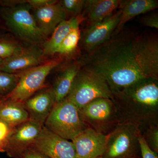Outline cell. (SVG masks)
<instances>
[{
	"instance_id": "6da1fadb",
	"label": "cell",
	"mask_w": 158,
	"mask_h": 158,
	"mask_svg": "<svg viewBox=\"0 0 158 158\" xmlns=\"http://www.w3.org/2000/svg\"><path fill=\"white\" fill-rule=\"evenodd\" d=\"M79 62L101 75L112 93L142 79H158V36L124 27Z\"/></svg>"
},
{
	"instance_id": "7a4b0ae2",
	"label": "cell",
	"mask_w": 158,
	"mask_h": 158,
	"mask_svg": "<svg viewBox=\"0 0 158 158\" xmlns=\"http://www.w3.org/2000/svg\"><path fill=\"white\" fill-rule=\"evenodd\" d=\"M118 123H130L141 133L158 123V79H142L112 93Z\"/></svg>"
},
{
	"instance_id": "3957f363",
	"label": "cell",
	"mask_w": 158,
	"mask_h": 158,
	"mask_svg": "<svg viewBox=\"0 0 158 158\" xmlns=\"http://www.w3.org/2000/svg\"><path fill=\"white\" fill-rule=\"evenodd\" d=\"M43 127L68 140L89 127L82 119L79 109L66 98L55 104Z\"/></svg>"
},
{
	"instance_id": "277c9868",
	"label": "cell",
	"mask_w": 158,
	"mask_h": 158,
	"mask_svg": "<svg viewBox=\"0 0 158 158\" xmlns=\"http://www.w3.org/2000/svg\"><path fill=\"white\" fill-rule=\"evenodd\" d=\"M112 97V91L106 81L101 75L81 67L66 98L80 110L95 99H111Z\"/></svg>"
},
{
	"instance_id": "5b68a950",
	"label": "cell",
	"mask_w": 158,
	"mask_h": 158,
	"mask_svg": "<svg viewBox=\"0 0 158 158\" xmlns=\"http://www.w3.org/2000/svg\"><path fill=\"white\" fill-rule=\"evenodd\" d=\"M25 2L0 9V16L10 31L20 39L34 44L44 41L45 37Z\"/></svg>"
},
{
	"instance_id": "8992f818",
	"label": "cell",
	"mask_w": 158,
	"mask_h": 158,
	"mask_svg": "<svg viewBox=\"0 0 158 158\" xmlns=\"http://www.w3.org/2000/svg\"><path fill=\"white\" fill-rule=\"evenodd\" d=\"M141 131L130 123H118L108 134L103 158H132L140 151Z\"/></svg>"
},
{
	"instance_id": "52a82bcc",
	"label": "cell",
	"mask_w": 158,
	"mask_h": 158,
	"mask_svg": "<svg viewBox=\"0 0 158 158\" xmlns=\"http://www.w3.org/2000/svg\"><path fill=\"white\" fill-rule=\"evenodd\" d=\"M83 121L97 132L108 135L118 124L115 106L110 98L93 100L79 110Z\"/></svg>"
},
{
	"instance_id": "ba28073f",
	"label": "cell",
	"mask_w": 158,
	"mask_h": 158,
	"mask_svg": "<svg viewBox=\"0 0 158 158\" xmlns=\"http://www.w3.org/2000/svg\"><path fill=\"white\" fill-rule=\"evenodd\" d=\"M62 62L61 59H52L19 73L16 87L5 98L24 102L44 87L47 77Z\"/></svg>"
},
{
	"instance_id": "9c48e42d",
	"label": "cell",
	"mask_w": 158,
	"mask_h": 158,
	"mask_svg": "<svg viewBox=\"0 0 158 158\" xmlns=\"http://www.w3.org/2000/svg\"><path fill=\"white\" fill-rule=\"evenodd\" d=\"M31 147L49 158H77L73 143L43 127Z\"/></svg>"
},
{
	"instance_id": "30bf717a",
	"label": "cell",
	"mask_w": 158,
	"mask_h": 158,
	"mask_svg": "<svg viewBox=\"0 0 158 158\" xmlns=\"http://www.w3.org/2000/svg\"><path fill=\"white\" fill-rule=\"evenodd\" d=\"M120 9L99 22L88 26L81 40L86 53L90 52L110 39L116 30L121 16Z\"/></svg>"
},
{
	"instance_id": "8fae6325",
	"label": "cell",
	"mask_w": 158,
	"mask_h": 158,
	"mask_svg": "<svg viewBox=\"0 0 158 158\" xmlns=\"http://www.w3.org/2000/svg\"><path fill=\"white\" fill-rule=\"evenodd\" d=\"M43 127V126L31 120L15 127L9 136L5 152L11 156L20 155L32 146Z\"/></svg>"
},
{
	"instance_id": "7c38bea8",
	"label": "cell",
	"mask_w": 158,
	"mask_h": 158,
	"mask_svg": "<svg viewBox=\"0 0 158 158\" xmlns=\"http://www.w3.org/2000/svg\"><path fill=\"white\" fill-rule=\"evenodd\" d=\"M107 135L98 132L90 127L82 131L71 140L75 148L77 158L102 156L106 150Z\"/></svg>"
},
{
	"instance_id": "4fadbf2b",
	"label": "cell",
	"mask_w": 158,
	"mask_h": 158,
	"mask_svg": "<svg viewBox=\"0 0 158 158\" xmlns=\"http://www.w3.org/2000/svg\"><path fill=\"white\" fill-rule=\"evenodd\" d=\"M55 104L56 98L52 87H44L23 102L29 120L43 126Z\"/></svg>"
},
{
	"instance_id": "5bb4252c",
	"label": "cell",
	"mask_w": 158,
	"mask_h": 158,
	"mask_svg": "<svg viewBox=\"0 0 158 158\" xmlns=\"http://www.w3.org/2000/svg\"><path fill=\"white\" fill-rule=\"evenodd\" d=\"M44 56L42 50L36 47L24 49L19 53L3 59L0 64V71L19 74L42 64Z\"/></svg>"
},
{
	"instance_id": "9a60e30c",
	"label": "cell",
	"mask_w": 158,
	"mask_h": 158,
	"mask_svg": "<svg viewBox=\"0 0 158 158\" xmlns=\"http://www.w3.org/2000/svg\"><path fill=\"white\" fill-rule=\"evenodd\" d=\"M67 13L59 2L34 9L33 16L45 37L51 35L57 26L66 19Z\"/></svg>"
},
{
	"instance_id": "2e32d148",
	"label": "cell",
	"mask_w": 158,
	"mask_h": 158,
	"mask_svg": "<svg viewBox=\"0 0 158 158\" xmlns=\"http://www.w3.org/2000/svg\"><path fill=\"white\" fill-rule=\"evenodd\" d=\"M156 0H123L119 2L118 9L121 13L118 25L115 32H118L125 25L134 17L157 9Z\"/></svg>"
},
{
	"instance_id": "e0dca14e",
	"label": "cell",
	"mask_w": 158,
	"mask_h": 158,
	"mask_svg": "<svg viewBox=\"0 0 158 158\" xmlns=\"http://www.w3.org/2000/svg\"><path fill=\"white\" fill-rule=\"evenodd\" d=\"M85 19L81 15L73 16L60 23L51 34V37L44 42L42 50L44 56L56 54L59 46L69 34L75 28L80 27V23Z\"/></svg>"
},
{
	"instance_id": "ac0fdd59",
	"label": "cell",
	"mask_w": 158,
	"mask_h": 158,
	"mask_svg": "<svg viewBox=\"0 0 158 158\" xmlns=\"http://www.w3.org/2000/svg\"><path fill=\"white\" fill-rule=\"evenodd\" d=\"M119 0H86L84 17L88 25L99 22L113 14L118 9Z\"/></svg>"
},
{
	"instance_id": "d6986e66",
	"label": "cell",
	"mask_w": 158,
	"mask_h": 158,
	"mask_svg": "<svg viewBox=\"0 0 158 158\" xmlns=\"http://www.w3.org/2000/svg\"><path fill=\"white\" fill-rule=\"evenodd\" d=\"M29 120L23 102L4 98L0 101V120L12 127Z\"/></svg>"
},
{
	"instance_id": "ffe728a7",
	"label": "cell",
	"mask_w": 158,
	"mask_h": 158,
	"mask_svg": "<svg viewBox=\"0 0 158 158\" xmlns=\"http://www.w3.org/2000/svg\"><path fill=\"white\" fill-rule=\"evenodd\" d=\"M81 67L80 62L77 61L65 67L59 75L52 87L56 98V103L66 98Z\"/></svg>"
},
{
	"instance_id": "44dd1931",
	"label": "cell",
	"mask_w": 158,
	"mask_h": 158,
	"mask_svg": "<svg viewBox=\"0 0 158 158\" xmlns=\"http://www.w3.org/2000/svg\"><path fill=\"white\" fill-rule=\"evenodd\" d=\"M81 38L80 27H77L71 31L63 40L59 46L56 54L64 56L71 55L76 50Z\"/></svg>"
},
{
	"instance_id": "7402d4cb",
	"label": "cell",
	"mask_w": 158,
	"mask_h": 158,
	"mask_svg": "<svg viewBox=\"0 0 158 158\" xmlns=\"http://www.w3.org/2000/svg\"><path fill=\"white\" fill-rule=\"evenodd\" d=\"M19 78V74L0 71V95L5 98L9 95L16 87Z\"/></svg>"
},
{
	"instance_id": "603a6c76",
	"label": "cell",
	"mask_w": 158,
	"mask_h": 158,
	"mask_svg": "<svg viewBox=\"0 0 158 158\" xmlns=\"http://www.w3.org/2000/svg\"><path fill=\"white\" fill-rule=\"evenodd\" d=\"M59 3L67 14L69 13L74 16H77L81 15L86 0H62L59 1Z\"/></svg>"
},
{
	"instance_id": "cb8c5ba5",
	"label": "cell",
	"mask_w": 158,
	"mask_h": 158,
	"mask_svg": "<svg viewBox=\"0 0 158 158\" xmlns=\"http://www.w3.org/2000/svg\"><path fill=\"white\" fill-rule=\"evenodd\" d=\"M150 148L155 152H158V124L152 125L141 133Z\"/></svg>"
},
{
	"instance_id": "d4e9b609",
	"label": "cell",
	"mask_w": 158,
	"mask_h": 158,
	"mask_svg": "<svg viewBox=\"0 0 158 158\" xmlns=\"http://www.w3.org/2000/svg\"><path fill=\"white\" fill-rule=\"evenodd\" d=\"M24 48L11 43L0 42V58L4 59L22 52Z\"/></svg>"
},
{
	"instance_id": "484cf974",
	"label": "cell",
	"mask_w": 158,
	"mask_h": 158,
	"mask_svg": "<svg viewBox=\"0 0 158 158\" xmlns=\"http://www.w3.org/2000/svg\"><path fill=\"white\" fill-rule=\"evenodd\" d=\"M13 128L0 120V152L6 151L9 136Z\"/></svg>"
},
{
	"instance_id": "4316f807",
	"label": "cell",
	"mask_w": 158,
	"mask_h": 158,
	"mask_svg": "<svg viewBox=\"0 0 158 158\" xmlns=\"http://www.w3.org/2000/svg\"><path fill=\"white\" fill-rule=\"evenodd\" d=\"M139 141L142 158H158L157 153L150 148L141 134L139 137Z\"/></svg>"
},
{
	"instance_id": "83f0119b",
	"label": "cell",
	"mask_w": 158,
	"mask_h": 158,
	"mask_svg": "<svg viewBox=\"0 0 158 158\" xmlns=\"http://www.w3.org/2000/svg\"><path fill=\"white\" fill-rule=\"evenodd\" d=\"M141 23L144 27L158 30V15L157 13H152L143 16Z\"/></svg>"
},
{
	"instance_id": "f1b7e54d",
	"label": "cell",
	"mask_w": 158,
	"mask_h": 158,
	"mask_svg": "<svg viewBox=\"0 0 158 158\" xmlns=\"http://www.w3.org/2000/svg\"><path fill=\"white\" fill-rule=\"evenodd\" d=\"M26 3L31 6V9H39L44 6L58 2L56 0H26Z\"/></svg>"
},
{
	"instance_id": "f546056e",
	"label": "cell",
	"mask_w": 158,
	"mask_h": 158,
	"mask_svg": "<svg viewBox=\"0 0 158 158\" xmlns=\"http://www.w3.org/2000/svg\"><path fill=\"white\" fill-rule=\"evenodd\" d=\"M20 156L22 158H49L32 147L25 150Z\"/></svg>"
},
{
	"instance_id": "4dcf8cb0",
	"label": "cell",
	"mask_w": 158,
	"mask_h": 158,
	"mask_svg": "<svg viewBox=\"0 0 158 158\" xmlns=\"http://www.w3.org/2000/svg\"><path fill=\"white\" fill-rule=\"evenodd\" d=\"M4 98V97H3L1 96V95H0V101H1V100L2 99H3Z\"/></svg>"
},
{
	"instance_id": "1f68e13d",
	"label": "cell",
	"mask_w": 158,
	"mask_h": 158,
	"mask_svg": "<svg viewBox=\"0 0 158 158\" xmlns=\"http://www.w3.org/2000/svg\"><path fill=\"white\" fill-rule=\"evenodd\" d=\"M3 59H1L0 58V64H1V62H2V61Z\"/></svg>"
},
{
	"instance_id": "d6a6232c",
	"label": "cell",
	"mask_w": 158,
	"mask_h": 158,
	"mask_svg": "<svg viewBox=\"0 0 158 158\" xmlns=\"http://www.w3.org/2000/svg\"><path fill=\"white\" fill-rule=\"evenodd\" d=\"M96 158H103L101 156V157H97Z\"/></svg>"
},
{
	"instance_id": "836d02e7",
	"label": "cell",
	"mask_w": 158,
	"mask_h": 158,
	"mask_svg": "<svg viewBox=\"0 0 158 158\" xmlns=\"http://www.w3.org/2000/svg\"></svg>"
}]
</instances>
